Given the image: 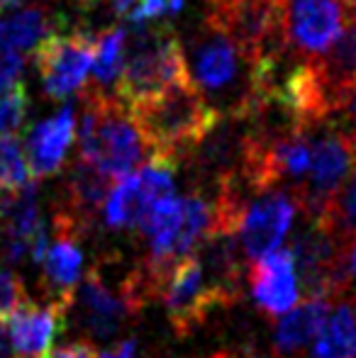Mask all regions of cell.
<instances>
[{"label":"cell","instance_id":"cell-32","mask_svg":"<svg viewBox=\"0 0 356 358\" xmlns=\"http://www.w3.org/2000/svg\"><path fill=\"white\" fill-rule=\"evenodd\" d=\"M344 5L352 10V15H356V0H344Z\"/></svg>","mask_w":356,"mask_h":358},{"label":"cell","instance_id":"cell-26","mask_svg":"<svg viewBox=\"0 0 356 358\" xmlns=\"http://www.w3.org/2000/svg\"><path fill=\"white\" fill-rule=\"evenodd\" d=\"M24 300H27V290H24L20 275L8 268H0V320L17 310Z\"/></svg>","mask_w":356,"mask_h":358},{"label":"cell","instance_id":"cell-12","mask_svg":"<svg viewBox=\"0 0 356 358\" xmlns=\"http://www.w3.org/2000/svg\"><path fill=\"white\" fill-rule=\"evenodd\" d=\"M310 71H313L325 120L334 117L356 83V15L349 20L337 42L327 52H322L320 59L310 62Z\"/></svg>","mask_w":356,"mask_h":358},{"label":"cell","instance_id":"cell-11","mask_svg":"<svg viewBox=\"0 0 356 358\" xmlns=\"http://www.w3.org/2000/svg\"><path fill=\"white\" fill-rule=\"evenodd\" d=\"M344 0H285V39L305 54H322L352 20Z\"/></svg>","mask_w":356,"mask_h":358},{"label":"cell","instance_id":"cell-22","mask_svg":"<svg viewBox=\"0 0 356 358\" xmlns=\"http://www.w3.org/2000/svg\"><path fill=\"white\" fill-rule=\"evenodd\" d=\"M127 29L110 27L95 39L93 66L90 69H93L98 90L118 83V76L124 66V57H127Z\"/></svg>","mask_w":356,"mask_h":358},{"label":"cell","instance_id":"cell-2","mask_svg":"<svg viewBox=\"0 0 356 358\" xmlns=\"http://www.w3.org/2000/svg\"><path fill=\"white\" fill-rule=\"evenodd\" d=\"M193 83L205 98H218L220 115L229 110L232 120H244L257 100V66L229 34L213 22L205 24L193 44Z\"/></svg>","mask_w":356,"mask_h":358},{"label":"cell","instance_id":"cell-13","mask_svg":"<svg viewBox=\"0 0 356 358\" xmlns=\"http://www.w3.org/2000/svg\"><path fill=\"white\" fill-rule=\"evenodd\" d=\"M57 224L59 234L47 246V254L42 259V287L49 302H57L64 310H69L81 278L83 251L76 239L78 227L64 215L57 217Z\"/></svg>","mask_w":356,"mask_h":358},{"label":"cell","instance_id":"cell-6","mask_svg":"<svg viewBox=\"0 0 356 358\" xmlns=\"http://www.w3.org/2000/svg\"><path fill=\"white\" fill-rule=\"evenodd\" d=\"M93 54L95 37L86 29L44 34L34 52V66L42 78L44 93L54 100H64L81 90L93 66Z\"/></svg>","mask_w":356,"mask_h":358},{"label":"cell","instance_id":"cell-33","mask_svg":"<svg viewBox=\"0 0 356 358\" xmlns=\"http://www.w3.org/2000/svg\"><path fill=\"white\" fill-rule=\"evenodd\" d=\"M78 3L86 5V8H88V5H95V3H100V0H78Z\"/></svg>","mask_w":356,"mask_h":358},{"label":"cell","instance_id":"cell-9","mask_svg":"<svg viewBox=\"0 0 356 358\" xmlns=\"http://www.w3.org/2000/svg\"><path fill=\"white\" fill-rule=\"evenodd\" d=\"M71 305L76 307L78 322L90 336L113 339L122 329L124 320L132 315L134 307L142 305L139 280L132 278L127 285L120 287V292H115L103 278L100 268H90L78 292H73Z\"/></svg>","mask_w":356,"mask_h":358},{"label":"cell","instance_id":"cell-24","mask_svg":"<svg viewBox=\"0 0 356 358\" xmlns=\"http://www.w3.org/2000/svg\"><path fill=\"white\" fill-rule=\"evenodd\" d=\"M29 93L22 80H15L5 90H0V137L15 134L27 120Z\"/></svg>","mask_w":356,"mask_h":358},{"label":"cell","instance_id":"cell-18","mask_svg":"<svg viewBox=\"0 0 356 358\" xmlns=\"http://www.w3.org/2000/svg\"><path fill=\"white\" fill-rule=\"evenodd\" d=\"M110 188H113V178L105 171L78 159V164L73 166L71 180H69V208H71V213L66 217L78 227V220H88L90 215H95L103 208Z\"/></svg>","mask_w":356,"mask_h":358},{"label":"cell","instance_id":"cell-20","mask_svg":"<svg viewBox=\"0 0 356 358\" xmlns=\"http://www.w3.org/2000/svg\"><path fill=\"white\" fill-rule=\"evenodd\" d=\"M52 29H54V20L44 10L39 8L20 10V13L0 20V47L24 52V49H32Z\"/></svg>","mask_w":356,"mask_h":358},{"label":"cell","instance_id":"cell-17","mask_svg":"<svg viewBox=\"0 0 356 358\" xmlns=\"http://www.w3.org/2000/svg\"><path fill=\"white\" fill-rule=\"evenodd\" d=\"M329 312V302L322 295H310V300H305L303 305L290 307L285 312V317L276 327V349L280 354H293V351L303 349L308 341L315 339L318 329L322 327L325 317Z\"/></svg>","mask_w":356,"mask_h":358},{"label":"cell","instance_id":"cell-10","mask_svg":"<svg viewBox=\"0 0 356 358\" xmlns=\"http://www.w3.org/2000/svg\"><path fill=\"white\" fill-rule=\"evenodd\" d=\"M295 210L298 203L293 193H283V190L254 193L252 203H244L237 224V239L244 254L257 261L278 249L293 224Z\"/></svg>","mask_w":356,"mask_h":358},{"label":"cell","instance_id":"cell-19","mask_svg":"<svg viewBox=\"0 0 356 358\" xmlns=\"http://www.w3.org/2000/svg\"><path fill=\"white\" fill-rule=\"evenodd\" d=\"M313 358H356V305L342 302L327 312L315 334Z\"/></svg>","mask_w":356,"mask_h":358},{"label":"cell","instance_id":"cell-3","mask_svg":"<svg viewBox=\"0 0 356 358\" xmlns=\"http://www.w3.org/2000/svg\"><path fill=\"white\" fill-rule=\"evenodd\" d=\"M78 151L81 159L98 166L113 180L132 173L144 159V144L134 127L127 108L118 98L95 88L83 100L81 127H78Z\"/></svg>","mask_w":356,"mask_h":358},{"label":"cell","instance_id":"cell-7","mask_svg":"<svg viewBox=\"0 0 356 358\" xmlns=\"http://www.w3.org/2000/svg\"><path fill=\"white\" fill-rule=\"evenodd\" d=\"M356 166V132H327L313 139L308 180L293 190L308 217H320Z\"/></svg>","mask_w":356,"mask_h":358},{"label":"cell","instance_id":"cell-21","mask_svg":"<svg viewBox=\"0 0 356 358\" xmlns=\"http://www.w3.org/2000/svg\"><path fill=\"white\" fill-rule=\"evenodd\" d=\"M313 220L322 222L344 249H347V244H352V239L356 236V166L344 178V183L339 185L337 193L332 195L322 215L313 217Z\"/></svg>","mask_w":356,"mask_h":358},{"label":"cell","instance_id":"cell-28","mask_svg":"<svg viewBox=\"0 0 356 358\" xmlns=\"http://www.w3.org/2000/svg\"><path fill=\"white\" fill-rule=\"evenodd\" d=\"M100 354L90 341H73V344L59 346V349L44 351L39 358H98Z\"/></svg>","mask_w":356,"mask_h":358},{"label":"cell","instance_id":"cell-1","mask_svg":"<svg viewBox=\"0 0 356 358\" xmlns=\"http://www.w3.org/2000/svg\"><path fill=\"white\" fill-rule=\"evenodd\" d=\"M127 113L152 156L173 161L203 144L222 120L220 110L200 93L193 78L129 105Z\"/></svg>","mask_w":356,"mask_h":358},{"label":"cell","instance_id":"cell-14","mask_svg":"<svg viewBox=\"0 0 356 358\" xmlns=\"http://www.w3.org/2000/svg\"><path fill=\"white\" fill-rule=\"evenodd\" d=\"M66 320V310L57 302H34L24 300L15 312L5 317V329H8L10 344H13L15 358H39L52 346L57 331L62 329Z\"/></svg>","mask_w":356,"mask_h":358},{"label":"cell","instance_id":"cell-15","mask_svg":"<svg viewBox=\"0 0 356 358\" xmlns=\"http://www.w3.org/2000/svg\"><path fill=\"white\" fill-rule=\"evenodd\" d=\"M249 283H252L254 302L266 315H283L300 297L298 273H295L290 251L276 249L254 261Z\"/></svg>","mask_w":356,"mask_h":358},{"label":"cell","instance_id":"cell-25","mask_svg":"<svg viewBox=\"0 0 356 358\" xmlns=\"http://www.w3.org/2000/svg\"><path fill=\"white\" fill-rule=\"evenodd\" d=\"M185 0H115V13L132 24H144L162 15H176L183 10Z\"/></svg>","mask_w":356,"mask_h":358},{"label":"cell","instance_id":"cell-30","mask_svg":"<svg viewBox=\"0 0 356 358\" xmlns=\"http://www.w3.org/2000/svg\"><path fill=\"white\" fill-rule=\"evenodd\" d=\"M98 358H137V346H134V341H122L115 351H108Z\"/></svg>","mask_w":356,"mask_h":358},{"label":"cell","instance_id":"cell-23","mask_svg":"<svg viewBox=\"0 0 356 358\" xmlns=\"http://www.w3.org/2000/svg\"><path fill=\"white\" fill-rule=\"evenodd\" d=\"M29 183V169L24 151L13 134L0 137V193H10Z\"/></svg>","mask_w":356,"mask_h":358},{"label":"cell","instance_id":"cell-8","mask_svg":"<svg viewBox=\"0 0 356 358\" xmlns=\"http://www.w3.org/2000/svg\"><path fill=\"white\" fill-rule=\"evenodd\" d=\"M164 292V305L178 334H188L198 324H203L210 307L222 305L208 271L200 256L188 254L178 259L159 283Z\"/></svg>","mask_w":356,"mask_h":358},{"label":"cell","instance_id":"cell-16","mask_svg":"<svg viewBox=\"0 0 356 358\" xmlns=\"http://www.w3.org/2000/svg\"><path fill=\"white\" fill-rule=\"evenodd\" d=\"M76 137V117H73L71 108L59 110L54 117L42 120L34 124L32 132L27 134V149H24V159H27V169L32 178H47L62 171L66 164L69 149Z\"/></svg>","mask_w":356,"mask_h":358},{"label":"cell","instance_id":"cell-4","mask_svg":"<svg viewBox=\"0 0 356 358\" xmlns=\"http://www.w3.org/2000/svg\"><path fill=\"white\" fill-rule=\"evenodd\" d=\"M127 44L124 66L115 83L118 100L124 108L190 80L183 44L169 27H139L132 37H127Z\"/></svg>","mask_w":356,"mask_h":358},{"label":"cell","instance_id":"cell-27","mask_svg":"<svg viewBox=\"0 0 356 358\" xmlns=\"http://www.w3.org/2000/svg\"><path fill=\"white\" fill-rule=\"evenodd\" d=\"M22 66H24L22 52L0 47V90H5L8 85H13L15 80H20Z\"/></svg>","mask_w":356,"mask_h":358},{"label":"cell","instance_id":"cell-5","mask_svg":"<svg viewBox=\"0 0 356 358\" xmlns=\"http://www.w3.org/2000/svg\"><path fill=\"white\" fill-rule=\"evenodd\" d=\"M176 161L152 156L147 166L118 178L103 205L105 224L110 229H139L157 200L173 195Z\"/></svg>","mask_w":356,"mask_h":358},{"label":"cell","instance_id":"cell-29","mask_svg":"<svg viewBox=\"0 0 356 358\" xmlns=\"http://www.w3.org/2000/svg\"><path fill=\"white\" fill-rule=\"evenodd\" d=\"M352 249H349V256L344 259V283H352L356 287V236L352 239Z\"/></svg>","mask_w":356,"mask_h":358},{"label":"cell","instance_id":"cell-31","mask_svg":"<svg viewBox=\"0 0 356 358\" xmlns=\"http://www.w3.org/2000/svg\"><path fill=\"white\" fill-rule=\"evenodd\" d=\"M20 0H0V13H5L8 8H13V5H17Z\"/></svg>","mask_w":356,"mask_h":358}]
</instances>
